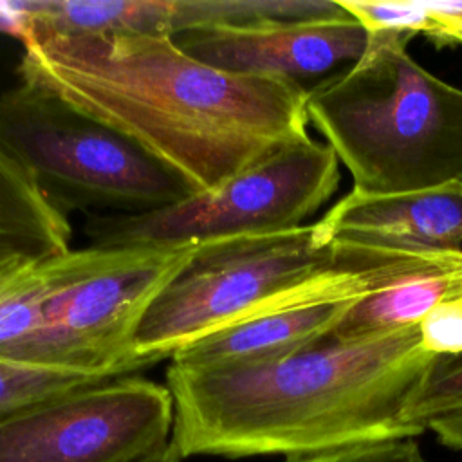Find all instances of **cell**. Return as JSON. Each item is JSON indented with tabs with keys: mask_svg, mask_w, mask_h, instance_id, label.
Listing matches in <instances>:
<instances>
[{
	"mask_svg": "<svg viewBox=\"0 0 462 462\" xmlns=\"http://www.w3.org/2000/svg\"><path fill=\"white\" fill-rule=\"evenodd\" d=\"M22 43L20 81L125 135L195 191L309 135V90L218 70L171 36L49 32Z\"/></svg>",
	"mask_w": 462,
	"mask_h": 462,
	"instance_id": "obj_1",
	"label": "cell"
},
{
	"mask_svg": "<svg viewBox=\"0 0 462 462\" xmlns=\"http://www.w3.org/2000/svg\"><path fill=\"white\" fill-rule=\"evenodd\" d=\"M433 357L415 323L356 339L327 334L249 365L170 363V440L182 458H289L415 439L424 431L404 420V408Z\"/></svg>",
	"mask_w": 462,
	"mask_h": 462,
	"instance_id": "obj_2",
	"label": "cell"
},
{
	"mask_svg": "<svg viewBox=\"0 0 462 462\" xmlns=\"http://www.w3.org/2000/svg\"><path fill=\"white\" fill-rule=\"evenodd\" d=\"M453 262L449 251L328 244L318 222L208 240L150 305L135 336V357L150 366L235 323L292 307L363 300Z\"/></svg>",
	"mask_w": 462,
	"mask_h": 462,
	"instance_id": "obj_3",
	"label": "cell"
},
{
	"mask_svg": "<svg viewBox=\"0 0 462 462\" xmlns=\"http://www.w3.org/2000/svg\"><path fill=\"white\" fill-rule=\"evenodd\" d=\"M363 54L316 83L309 123L354 191L401 195L462 182V88L417 63L401 32L366 34Z\"/></svg>",
	"mask_w": 462,
	"mask_h": 462,
	"instance_id": "obj_4",
	"label": "cell"
},
{
	"mask_svg": "<svg viewBox=\"0 0 462 462\" xmlns=\"http://www.w3.org/2000/svg\"><path fill=\"white\" fill-rule=\"evenodd\" d=\"M0 141L65 215H132L197 193L125 135L25 81L0 94Z\"/></svg>",
	"mask_w": 462,
	"mask_h": 462,
	"instance_id": "obj_5",
	"label": "cell"
},
{
	"mask_svg": "<svg viewBox=\"0 0 462 462\" xmlns=\"http://www.w3.org/2000/svg\"><path fill=\"white\" fill-rule=\"evenodd\" d=\"M197 245L70 249L40 327L5 359L101 377L143 370L137 330Z\"/></svg>",
	"mask_w": 462,
	"mask_h": 462,
	"instance_id": "obj_6",
	"label": "cell"
},
{
	"mask_svg": "<svg viewBox=\"0 0 462 462\" xmlns=\"http://www.w3.org/2000/svg\"><path fill=\"white\" fill-rule=\"evenodd\" d=\"M339 161L310 135L282 144L222 184L159 209L92 215L90 247H171L305 226L337 189Z\"/></svg>",
	"mask_w": 462,
	"mask_h": 462,
	"instance_id": "obj_7",
	"label": "cell"
},
{
	"mask_svg": "<svg viewBox=\"0 0 462 462\" xmlns=\"http://www.w3.org/2000/svg\"><path fill=\"white\" fill-rule=\"evenodd\" d=\"M166 384L121 375L0 424V462H132L170 440Z\"/></svg>",
	"mask_w": 462,
	"mask_h": 462,
	"instance_id": "obj_8",
	"label": "cell"
},
{
	"mask_svg": "<svg viewBox=\"0 0 462 462\" xmlns=\"http://www.w3.org/2000/svg\"><path fill=\"white\" fill-rule=\"evenodd\" d=\"M337 0H23L0 2V27L29 34L184 32L256 22L343 18Z\"/></svg>",
	"mask_w": 462,
	"mask_h": 462,
	"instance_id": "obj_9",
	"label": "cell"
},
{
	"mask_svg": "<svg viewBox=\"0 0 462 462\" xmlns=\"http://www.w3.org/2000/svg\"><path fill=\"white\" fill-rule=\"evenodd\" d=\"M189 56L218 70L283 79L309 90L366 47V31L354 16L296 22L215 25L175 38Z\"/></svg>",
	"mask_w": 462,
	"mask_h": 462,
	"instance_id": "obj_10",
	"label": "cell"
},
{
	"mask_svg": "<svg viewBox=\"0 0 462 462\" xmlns=\"http://www.w3.org/2000/svg\"><path fill=\"white\" fill-rule=\"evenodd\" d=\"M316 222L328 244L343 247L462 251V182L401 195L352 189Z\"/></svg>",
	"mask_w": 462,
	"mask_h": 462,
	"instance_id": "obj_11",
	"label": "cell"
},
{
	"mask_svg": "<svg viewBox=\"0 0 462 462\" xmlns=\"http://www.w3.org/2000/svg\"><path fill=\"white\" fill-rule=\"evenodd\" d=\"M356 301L267 312L184 346L170 363L184 366H233L280 357L327 336Z\"/></svg>",
	"mask_w": 462,
	"mask_h": 462,
	"instance_id": "obj_12",
	"label": "cell"
},
{
	"mask_svg": "<svg viewBox=\"0 0 462 462\" xmlns=\"http://www.w3.org/2000/svg\"><path fill=\"white\" fill-rule=\"evenodd\" d=\"M70 222L0 141V269L70 249Z\"/></svg>",
	"mask_w": 462,
	"mask_h": 462,
	"instance_id": "obj_13",
	"label": "cell"
},
{
	"mask_svg": "<svg viewBox=\"0 0 462 462\" xmlns=\"http://www.w3.org/2000/svg\"><path fill=\"white\" fill-rule=\"evenodd\" d=\"M462 296V263L413 276L377 294L357 300L328 332L336 339H356L381 330L415 325L435 305Z\"/></svg>",
	"mask_w": 462,
	"mask_h": 462,
	"instance_id": "obj_14",
	"label": "cell"
},
{
	"mask_svg": "<svg viewBox=\"0 0 462 462\" xmlns=\"http://www.w3.org/2000/svg\"><path fill=\"white\" fill-rule=\"evenodd\" d=\"M69 251L0 269V357L5 359L40 327L47 300L67 269Z\"/></svg>",
	"mask_w": 462,
	"mask_h": 462,
	"instance_id": "obj_15",
	"label": "cell"
},
{
	"mask_svg": "<svg viewBox=\"0 0 462 462\" xmlns=\"http://www.w3.org/2000/svg\"><path fill=\"white\" fill-rule=\"evenodd\" d=\"M108 379L114 377L45 368L0 357V424Z\"/></svg>",
	"mask_w": 462,
	"mask_h": 462,
	"instance_id": "obj_16",
	"label": "cell"
},
{
	"mask_svg": "<svg viewBox=\"0 0 462 462\" xmlns=\"http://www.w3.org/2000/svg\"><path fill=\"white\" fill-rule=\"evenodd\" d=\"M458 411H462V354L435 356L406 402L404 420L426 431L433 419Z\"/></svg>",
	"mask_w": 462,
	"mask_h": 462,
	"instance_id": "obj_17",
	"label": "cell"
},
{
	"mask_svg": "<svg viewBox=\"0 0 462 462\" xmlns=\"http://www.w3.org/2000/svg\"><path fill=\"white\" fill-rule=\"evenodd\" d=\"M283 462H426L415 439H397L334 451L289 457Z\"/></svg>",
	"mask_w": 462,
	"mask_h": 462,
	"instance_id": "obj_18",
	"label": "cell"
},
{
	"mask_svg": "<svg viewBox=\"0 0 462 462\" xmlns=\"http://www.w3.org/2000/svg\"><path fill=\"white\" fill-rule=\"evenodd\" d=\"M419 34L437 45H462V0L422 2Z\"/></svg>",
	"mask_w": 462,
	"mask_h": 462,
	"instance_id": "obj_19",
	"label": "cell"
},
{
	"mask_svg": "<svg viewBox=\"0 0 462 462\" xmlns=\"http://www.w3.org/2000/svg\"><path fill=\"white\" fill-rule=\"evenodd\" d=\"M132 462H182V457L179 455V451L175 449L171 440H168Z\"/></svg>",
	"mask_w": 462,
	"mask_h": 462,
	"instance_id": "obj_20",
	"label": "cell"
}]
</instances>
